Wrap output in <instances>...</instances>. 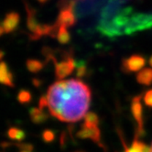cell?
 <instances>
[{
	"label": "cell",
	"mask_w": 152,
	"mask_h": 152,
	"mask_svg": "<svg viewBox=\"0 0 152 152\" xmlns=\"http://www.w3.org/2000/svg\"><path fill=\"white\" fill-rule=\"evenodd\" d=\"M47 108L50 115L66 123H74L87 115L91 90L79 80H60L48 89Z\"/></svg>",
	"instance_id": "cell-1"
},
{
	"label": "cell",
	"mask_w": 152,
	"mask_h": 152,
	"mask_svg": "<svg viewBox=\"0 0 152 152\" xmlns=\"http://www.w3.org/2000/svg\"><path fill=\"white\" fill-rule=\"evenodd\" d=\"M152 27V15L132 14L124 34H132L138 30H143Z\"/></svg>",
	"instance_id": "cell-2"
},
{
	"label": "cell",
	"mask_w": 152,
	"mask_h": 152,
	"mask_svg": "<svg viewBox=\"0 0 152 152\" xmlns=\"http://www.w3.org/2000/svg\"><path fill=\"white\" fill-rule=\"evenodd\" d=\"M75 67H76V61L70 55V53H67L61 61L55 62L56 78L59 81L63 80L65 77H67L68 75H70L73 72Z\"/></svg>",
	"instance_id": "cell-3"
},
{
	"label": "cell",
	"mask_w": 152,
	"mask_h": 152,
	"mask_svg": "<svg viewBox=\"0 0 152 152\" xmlns=\"http://www.w3.org/2000/svg\"><path fill=\"white\" fill-rule=\"evenodd\" d=\"M146 64V60L143 56L135 54L128 58H126L122 61V71L124 72H136L142 69Z\"/></svg>",
	"instance_id": "cell-4"
},
{
	"label": "cell",
	"mask_w": 152,
	"mask_h": 152,
	"mask_svg": "<svg viewBox=\"0 0 152 152\" xmlns=\"http://www.w3.org/2000/svg\"><path fill=\"white\" fill-rule=\"evenodd\" d=\"M75 6V5H74ZM74 6L61 8L60 14L57 18L55 24L58 27L64 26V27H72L76 22V17L74 14Z\"/></svg>",
	"instance_id": "cell-5"
},
{
	"label": "cell",
	"mask_w": 152,
	"mask_h": 152,
	"mask_svg": "<svg viewBox=\"0 0 152 152\" xmlns=\"http://www.w3.org/2000/svg\"><path fill=\"white\" fill-rule=\"evenodd\" d=\"M19 21H20V17L18 13L15 11L7 13L2 22V26L5 29L6 33H10V32L15 31L19 25Z\"/></svg>",
	"instance_id": "cell-6"
},
{
	"label": "cell",
	"mask_w": 152,
	"mask_h": 152,
	"mask_svg": "<svg viewBox=\"0 0 152 152\" xmlns=\"http://www.w3.org/2000/svg\"><path fill=\"white\" fill-rule=\"evenodd\" d=\"M0 83L8 87H14L13 73L9 70L8 65L5 61H0Z\"/></svg>",
	"instance_id": "cell-7"
},
{
	"label": "cell",
	"mask_w": 152,
	"mask_h": 152,
	"mask_svg": "<svg viewBox=\"0 0 152 152\" xmlns=\"http://www.w3.org/2000/svg\"><path fill=\"white\" fill-rule=\"evenodd\" d=\"M140 96H136L132 101V113L136 120L138 122L139 126H142V105H141Z\"/></svg>",
	"instance_id": "cell-8"
},
{
	"label": "cell",
	"mask_w": 152,
	"mask_h": 152,
	"mask_svg": "<svg viewBox=\"0 0 152 152\" xmlns=\"http://www.w3.org/2000/svg\"><path fill=\"white\" fill-rule=\"evenodd\" d=\"M137 81L138 83L143 85L152 84V69L145 68L141 70L137 75Z\"/></svg>",
	"instance_id": "cell-9"
},
{
	"label": "cell",
	"mask_w": 152,
	"mask_h": 152,
	"mask_svg": "<svg viewBox=\"0 0 152 152\" xmlns=\"http://www.w3.org/2000/svg\"><path fill=\"white\" fill-rule=\"evenodd\" d=\"M29 116L31 118V120L36 124L44 122L48 118L47 114L43 111V109H41L39 107V108H36V107L31 108L29 110Z\"/></svg>",
	"instance_id": "cell-10"
},
{
	"label": "cell",
	"mask_w": 152,
	"mask_h": 152,
	"mask_svg": "<svg viewBox=\"0 0 152 152\" xmlns=\"http://www.w3.org/2000/svg\"><path fill=\"white\" fill-rule=\"evenodd\" d=\"M26 67L28 72H30L32 73H37L43 69V67H44V63L41 62L39 60H36V59H28L26 61Z\"/></svg>",
	"instance_id": "cell-11"
},
{
	"label": "cell",
	"mask_w": 152,
	"mask_h": 152,
	"mask_svg": "<svg viewBox=\"0 0 152 152\" xmlns=\"http://www.w3.org/2000/svg\"><path fill=\"white\" fill-rule=\"evenodd\" d=\"M56 38L61 44H67V43H69L71 40V35L67 30V28L64 26H61L59 28V31Z\"/></svg>",
	"instance_id": "cell-12"
},
{
	"label": "cell",
	"mask_w": 152,
	"mask_h": 152,
	"mask_svg": "<svg viewBox=\"0 0 152 152\" xmlns=\"http://www.w3.org/2000/svg\"><path fill=\"white\" fill-rule=\"evenodd\" d=\"M126 152H150V148H148L145 144L139 142L138 140H135L133 144L128 148H126Z\"/></svg>",
	"instance_id": "cell-13"
},
{
	"label": "cell",
	"mask_w": 152,
	"mask_h": 152,
	"mask_svg": "<svg viewBox=\"0 0 152 152\" xmlns=\"http://www.w3.org/2000/svg\"><path fill=\"white\" fill-rule=\"evenodd\" d=\"M18 100L20 104H27L31 101V94L29 91L22 89L18 92Z\"/></svg>",
	"instance_id": "cell-14"
},
{
	"label": "cell",
	"mask_w": 152,
	"mask_h": 152,
	"mask_svg": "<svg viewBox=\"0 0 152 152\" xmlns=\"http://www.w3.org/2000/svg\"><path fill=\"white\" fill-rule=\"evenodd\" d=\"M8 136L13 139H22L25 136V133L18 128L12 127L8 130Z\"/></svg>",
	"instance_id": "cell-15"
},
{
	"label": "cell",
	"mask_w": 152,
	"mask_h": 152,
	"mask_svg": "<svg viewBox=\"0 0 152 152\" xmlns=\"http://www.w3.org/2000/svg\"><path fill=\"white\" fill-rule=\"evenodd\" d=\"M76 69H77V76L78 77H83L86 73V66L83 61H76Z\"/></svg>",
	"instance_id": "cell-16"
},
{
	"label": "cell",
	"mask_w": 152,
	"mask_h": 152,
	"mask_svg": "<svg viewBox=\"0 0 152 152\" xmlns=\"http://www.w3.org/2000/svg\"><path fill=\"white\" fill-rule=\"evenodd\" d=\"M144 102L148 106L152 107V89L148 90L144 94Z\"/></svg>",
	"instance_id": "cell-17"
},
{
	"label": "cell",
	"mask_w": 152,
	"mask_h": 152,
	"mask_svg": "<svg viewBox=\"0 0 152 152\" xmlns=\"http://www.w3.org/2000/svg\"><path fill=\"white\" fill-rule=\"evenodd\" d=\"M32 83H33V85L35 86V87H39L40 84H41V82L39 79L34 78V79H32Z\"/></svg>",
	"instance_id": "cell-18"
},
{
	"label": "cell",
	"mask_w": 152,
	"mask_h": 152,
	"mask_svg": "<svg viewBox=\"0 0 152 152\" xmlns=\"http://www.w3.org/2000/svg\"><path fill=\"white\" fill-rule=\"evenodd\" d=\"M52 137H53V134H52L50 131H46V132L44 133V138H45V139L50 140V139H51Z\"/></svg>",
	"instance_id": "cell-19"
},
{
	"label": "cell",
	"mask_w": 152,
	"mask_h": 152,
	"mask_svg": "<svg viewBox=\"0 0 152 152\" xmlns=\"http://www.w3.org/2000/svg\"><path fill=\"white\" fill-rule=\"evenodd\" d=\"M4 32H5V29H4V28H3V26L0 24V37H1L3 34H4Z\"/></svg>",
	"instance_id": "cell-20"
},
{
	"label": "cell",
	"mask_w": 152,
	"mask_h": 152,
	"mask_svg": "<svg viewBox=\"0 0 152 152\" xmlns=\"http://www.w3.org/2000/svg\"><path fill=\"white\" fill-rule=\"evenodd\" d=\"M4 56H5V52H4V50H0V61H1V60L4 58Z\"/></svg>",
	"instance_id": "cell-21"
},
{
	"label": "cell",
	"mask_w": 152,
	"mask_h": 152,
	"mask_svg": "<svg viewBox=\"0 0 152 152\" xmlns=\"http://www.w3.org/2000/svg\"><path fill=\"white\" fill-rule=\"evenodd\" d=\"M37 1L39 3H40V4H45V3H47L49 1V0H37Z\"/></svg>",
	"instance_id": "cell-22"
},
{
	"label": "cell",
	"mask_w": 152,
	"mask_h": 152,
	"mask_svg": "<svg viewBox=\"0 0 152 152\" xmlns=\"http://www.w3.org/2000/svg\"><path fill=\"white\" fill-rule=\"evenodd\" d=\"M148 62H149V65L152 67V56L149 58V61H148Z\"/></svg>",
	"instance_id": "cell-23"
},
{
	"label": "cell",
	"mask_w": 152,
	"mask_h": 152,
	"mask_svg": "<svg viewBox=\"0 0 152 152\" xmlns=\"http://www.w3.org/2000/svg\"><path fill=\"white\" fill-rule=\"evenodd\" d=\"M150 152H152V145H151V148H150Z\"/></svg>",
	"instance_id": "cell-24"
}]
</instances>
